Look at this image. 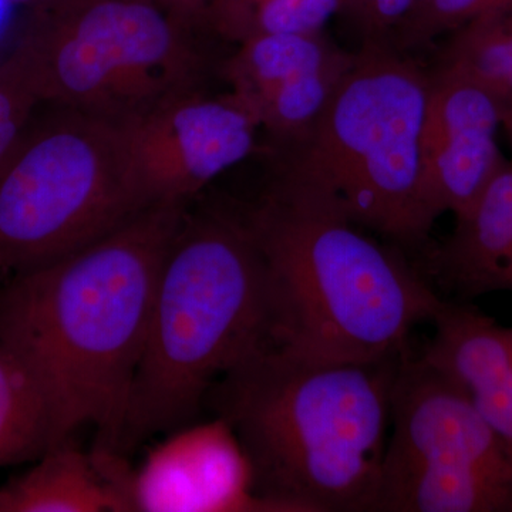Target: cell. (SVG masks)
Listing matches in <instances>:
<instances>
[{"mask_svg":"<svg viewBox=\"0 0 512 512\" xmlns=\"http://www.w3.org/2000/svg\"><path fill=\"white\" fill-rule=\"evenodd\" d=\"M439 66L485 84L501 99L512 96V8L478 19L451 33Z\"/></svg>","mask_w":512,"mask_h":512,"instance_id":"obj_18","label":"cell"},{"mask_svg":"<svg viewBox=\"0 0 512 512\" xmlns=\"http://www.w3.org/2000/svg\"><path fill=\"white\" fill-rule=\"evenodd\" d=\"M25 92L15 87H0V160L6 156L18 136L20 113Z\"/></svg>","mask_w":512,"mask_h":512,"instance_id":"obj_21","label":"cell"},{"mask_svg":"<svg viewBox=\"0 0 512 512\" xmlns=\"http://www.w3.org/2000/svg\"><path fill=\"white\" fill-rule=\"evenodd\" d=\"M355 60L322 32L265 35L238 43L224 66L231 94L259 128L295 144L328 106Z\"/></svg>","mask_w":512,"mask_h":512,"instance_id":"obj_11","label":"cell"},{"mask_svg":"<svg viewBox=\"0 0 512 512\" xmlns=\"http://www.w3.org/2000/svg\"><path fill=\"white\" fill-rule=\"evenodd\" d=\"M3 2H5V0H0V13H2Z\"/></svg>","mask_w":512,"mask_h":512,"instance_id":"obj_25","label":"cell"},{"mask_svg":"<svg viewBox=\"0 0 512 512\" xmlns=\"http://www.w3.org/2000/svg\"><path fill=\"white\" fill-rule=\"evenodd\" d=\"M501 116L503 99L474 77L444 66L430 76L421 160L434 220L466 214L507 164L497 143Z\"/></svg>","mask_w":512,"mask_h":512,"instance_id":"obj_10","label":"cell"},{"mask_svg":"<svg viewBox=\"0 0 512 512\" xmlns=\"http://www.w3.org/2000/svg\"><path fill=\"white\" fill-rule=\"evenodd\" d=\"M431 322L436 330L420 356L463 387L512 451V326L446 299Z\"/></svg>","mask_w":512,"mask_h":512,"instance_id":"obj_13","label":"cell"},{"mask_svg":"<svg viewBox=\"0 0 512 512\" xmlns=\"http://www.w3.org/2000/svg\"><path fill=\"white\" fill-rule=\"evenodd\" d=\"M508 8L512 0H429L394 32L397 46L423 45Z\"/></svg>","mask_w":512,"mask_h":512,"instance_id":"obj_19","label":"cell"},{"mask_svg":"<svg viewBox=\"0 0 512 512\" xmlns=\"http://www.w3.org/2000/svg\"><path fill=\"white\" fill-rule=\"evenodd\" d=\"M437 281L457 301L512 293V164L498 171L434 256Z\"/></svg>","mask_w":512,"mask_h":512,"instance_id":"obj_14","label":"cell"},{"mask_svg":"<svg viewBox=\"0 0 512 512\" xmlns=\"http://www.w3.org/2000/svg\"><path fill=\"white\" fill-rule=\"evenodd\" d=\"M141 210L185 204L251 156L259 126L232 96L190 90L120 124Z\"/></svg>","mask_w":512,"mask_h":512,"instance_id":"obj_9","label":"cell"},{"mask_svg":"<svg viewBox=\"0 0 512 512\" xmlns=\"http://www.w3.org/2000/svg\"><path fill=\"white\" fill-rule=\"evenodd\" d=\"M429 0H340L339 15H345L365 42H386L414 12Z\"/></svg>","mask_w":512,"mask_h":512,"instance_id":"obj_20","label":"cell"},{"mask_svg":"<svg viewBox=\"0 0 512 512\" xmlns=\"http://www.w3.org/2000/svg\"><path fill=\"white\" fill-rule=\"evenodd\" d=\"M161 8L171 10L178 15H195L207 8L210 0H156Z\"/></svg>","mask_w":512,"mask_h":512,"instance_id":"obj_22","label":"cell"},{"mask_svg":"<svg viewBox=\"0 0 512 512\" xmlns=\"http://www.w3.org/2000/svg\"><path fill=\"white\" fill-rule=\"evenodd\" d=\"M274 298L272 345L315 362H375L409 346L443 298L318 191L279 174L244 212Z\"/></svg>","mask_w":512,"mask_h":512,"instance_id":"obj_3","label":"cell"},{"mask_svg":"<svg viewBox=\"0 0 512 512\" xmlns=\"http://www.w3.org/2000/svg\"><path fill=\"white\" fill-rule=\"evenodd\" d=\"M221 2H238V0H212L211 5H214V3H221ZM211 8V6H210Z\"/></svg>","mask_w":512,"mask_h":512,"instance_id":"obj_24","label":"cell"},{"mask_svg":"<svg viewBox=\"0 0 512 512\" xmlns=\"http://www.w3.org/2000/svg\"><path fill=\"white\" fill-rule=\"evenodd\" d=\"M0 512H127V505L99 454L66 440L0 485Z\"/></svg>","mask_w":512,"mask_h":512,"instance_id":"obj_15","label":"cell"},{"mask_svg":"<svg viewBox=\"0 0 512 512\" xmlns=\"http://www.w3.org/2000/svg\"><path fill=\"white\" fill-rule=\"evenodd\" d=\"M375 512H512V451L463 387L410 348Z\"/></svg>","mask_w":512,"mask_h":512,"instance_id":"obj_8","label":"cell"},{"mask_svg":"<svg viewBox=\"0 0 512 512\" xmlns=\"http://www.w3.org/2000/svg\"><path fill=\"white\" fill-rule=\"evenodd\" d=\"M430 76L386 42H365L281 174L318 191L357 227L414 247L433 228L424 198Z\"/></svg>","mask_w":512,"mask_h":512,"instance_id":"obj_5","label":"cell"},{"mask_svg":"<svg viewBox=\"0 0 512 512\" xmlns=\"http://www.w3.org/2000/svg\"><path fill=\"white\" fill-rule=\"evenodd\" d=\"M185 207H148L0 289V343L42 386L57 444L92 426L96 450H120L158 276Z\"/></svg>","mask_w":512,"mask_h":512,"instance_id":"obj_1","label":"cell"},{"mask_svg":"<svg viewBox=\"0 0 512 512\" xmlns=\"http://www.w3.org/2000/svg\"><path fill=\"white\" fill-rule=\"evenodd\" d=\"M126 498L128 511L276 512L256 494L247 451L221 417L158 444L128 471Z\"/></svg>","mask_w":512,"mask_h":512,"instance_id":"obj_12","label":"cell"},{"mask_svg":"<svg viewBox=\"0 0 512 512\" xmlns=\"http://www.w3.org/2000/svg\"><path fill=\"white\" fill-rule=\"evenodd\" d=\"M340 0H241L210 9L208 26L235 43L265 35L322 32Z\"/></svg>","mask_w":512,"mask_h":512,"instance_id":"obj_17","label":"cell"},{"mask_svg":"<svg viewBox=\"0 0 512 512\" xmlns=\"http://www.w3.org/2000/svg\"><path fill=\"white\" fill-rule=\"evenodd\" d=\"M403 352L315 362L269 345L222 376L218 417L247 451L256 494L276 512H375Z\"/></svg>","mask_w":512,"mask_h":512,"instance_id":"obj_2","label":"cell"},{"mask_svg":"<svg viewBox=\"0 0 512 512\" xmlns=\"http://www.w3.org/2000/svg\"><path fill=\"white\" fill-rule=\"evenodd\" d=\"M56 446L55 421L42 386L0 343V468L39 460Z\"/></svg>","mask_w":512,"mask_h":512,"instance_id":"obj_16","label":"cell"},{"mask_svg":"<svg viewBox=\"0 0 512 512\" xmlns=\"http://www.w3.org/2000/svg\"><path fill=\"white\" fill-rule=\"evenodd\" d=\"M272 333L271 276L245 215L185 212L158 276L121 447L190 420Z\"/></svg>","mask_w":512,"mask_h":512,"instance_id":"obj_4","label":"cell"},{"mask_svg":"<svg viewBox=\"0 0 512 512\" xmlns=\"http://www.w3.org/2000/svg\"><path fill=\"white\" fill-rule=\"evenodd\" d=\"M501 127L507 133L512 148V96L503 101V116H501ZM512 164V161H510Z\"/></svg>","mask_w":512,"mask_h":512,"instance_id":"obj_23","label":"cell"},{"mask_svg":"<svg viewBox=\"0 0 512 512\" xmlns=\"http://www.w3.org/2000/svg\"><path fill=\"white\" fill-rule=\"evenodd\" d=\"M29 70L66 109L126 124L198 89L202 56L156 0H59Z\"/></svg>","mask_w":512,"mask_h":512,"instance_id":"obj_7","label":"cell"},{"mask_svg":"<svg viewBox=\"0 0 512 512\" xmlns=\"http://www.w3.org/2000/svg\"><path fill=\"white\" fill-rule=\"evenodd\" d=\"M140 211L120 124L63 107L0 174V272L59 261Z\"/></svg>","mask_w":512,"mask_h":512,"instance_id":"obj_6","label":"cell"}]
</instances>
